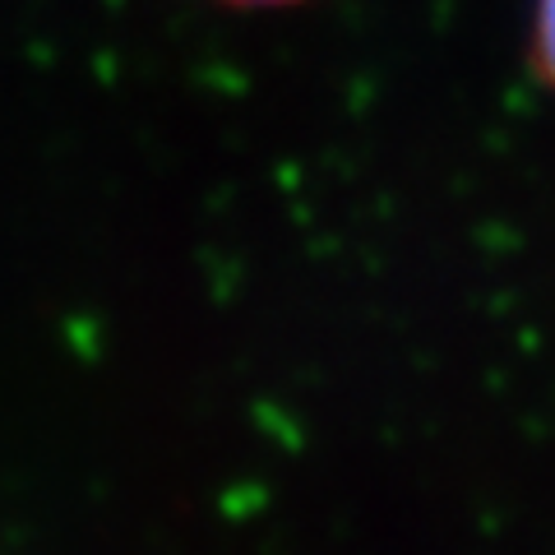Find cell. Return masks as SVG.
Masks as SVG:
<instances>
[{"instance_id": "obj_1", "label": "cell", "mask_w": 555, "mask_h": 555, "mask_svg": "<svg viewBox=\"0 0 555 555\" xmlns=\"http://www.w3.org/2000/svg\"><path fill=\"white\" fill-rule=\"evenodd\" d=\"M532 61L555 89V0H537L532 5Z\"/></svg>"}, {"instance_id": "obj_2", "label": "cell", "mask_w": 555, "mask_h": 555, "mask_svg": "<svg viewBox=\"0 0 555 555\" xmlns=\"http://www.w3.org/2000/svg\"><path fill=\"white\" fill-rule=\"evenodd\" d=\"M232 5H292V0H232Z\"/></svg>"}]
</instances>
